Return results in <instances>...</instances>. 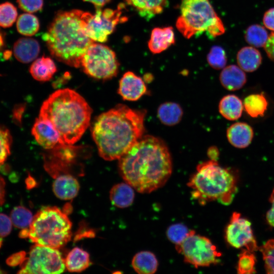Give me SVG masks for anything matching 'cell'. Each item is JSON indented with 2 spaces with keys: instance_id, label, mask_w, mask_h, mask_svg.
<instances>
[{
  "instance_id": "obj_21",
  "label": "cell",
  "mask_w": 274,
  "mask_h": 274,
  "mask_svg": "<svg viewBox=\"0 0 274 274\" xmlns=\"http://www.w3.org/2000/svg\"><path fill=\"white\" fill-rule=\"evenodd\" d=\"M29 72L32 77L39 81H49L57 72L53 60L49 57L42 56L31 64Z\"/></svg>"
},
{
  "instance_id": "obj_41",
  "label": "cell",
  "mask_w": 274,
  "mask_h": 274,
  "mask_svg": "<svg viewBox=\"0 0 274 274\" xmlns=\"http://www.w3.org/2000/svg\"><path fill=\"white\" fill-rule=\"evenodd\" d=\"M263 22L267 28L274 31V8L269 9L265 13Z\"/></svg>"
},
{
  "instance_id": "obj_7",
  "label": "cell",
  "mask_w": 274,
  "mask_h": 274,
  "mask_svg": "<svg viewBox=\"0 0 274 274\" xmlns=\"http://www.w3.org/2000/svg\"><path fill=\"white\" fill-rule=\"evenodd\" d=\"M176 25L186 39L205 31L214 38L225 32L223 22L209 0H182Z\"/></svg>"
},
{
  "instance_id": "obj_2",
  "label": "cell",
  "mask_w": 274,
  "mask_h": 274,
  "mask_svg": "<svg viewBox=\"0 0 274 274\" xmlns=\"http://www.w3.org/2000/svg\"><path fill=\"white\" fill-rule=\"evenodd\" d=\"M145 110L118 104L95 119L92 135L99 154L106 160L119 159L145 132Z\"/></svg>"
},
{
  "instance_id": "obj_26",
  "label": "cell",
  "mask_w": 274,
  "mask_h": 274,
  "mask_svg": "<svg viewBox=\"0 0 274 274\" xmlns=\"http://www.w3.org/2000/svg\"><path fill=\"white\" fill-rule=\"evenodd\" d=\"M183 111L177 103L165 102L161 104L157 109V116L162 123L173 126L179 123L183 117Z\"/></svg>"
},
{
  "instance_id": "obj_17",
  "label": "cell",
  "mask_w": 274,
  "mask_h": 274,
  "mask_svg": "<svg viewBox=\"0 0 274 274\" xmlns=\"http://www.w3.org/2000/svg\"><path fill=\"white\" fill-rule=\"evenodd\" d=\"M40 52V44L33 38H22L17 40L14 44V56L22 63H27L35 60Z\"/></svg>"
},
{
  "instance_id": "obj_31",
  "label": "cell",
  "mask_w": 274,
  "mask_h": 274,
  "mask_svg": "<svg viewBox=\"0 0 274 274\" xmlns=\"http://www.w3.org/2000/svg\"><path fill=\"white\" fill-rule=\"evenodd\" d=\"M33 218L32 213L22 206L14 208L10 214V219L12 224L15 227L20 229L28 228Z\"/></svg>"
},
{
  "instance_id": "obj_16",
  "label": "cell",
  "mask_w": 274,
  "mask_h": 274,
  "mask_svg": "<svg viewBox=\"0 0 274 274\" xmlns=\"http://www.w3.org/2000/svg\"><path fill=\"white\" fill-rule=\"evenodd\" d=\"M226 135L231 145L242 149L247 147L251 144L254 132L252 128L247 123L236 122L228 128Z\"/></svg>"
},
{
  "instance_id": "obj_33",
  "label": "cell",
  "mask_w": 274,
  "mask_h": 274,
  "mask_svg": "<svg viewBox=\"0 0 274 274\" xmlns=\"http://www.w3.org/2000/svg\"><path fill=\"white\" fill-rule=\"evenodd\" d=\"M252 253L246 249L239 254L237 264L238 273L250 274L256 272L255 268L256 259Z\"/></svg>"
},
{
  "instance_id": "obj_28",
  "label": "cell",
  "mask_w": 274,
  "mask_h": 274,
  "mask_svg": "<svg viewBox=\"0 0 274 274\" xmlns=\"http://www.w3.org/2000/svg\"><path fill=\"white\" fill-rule=\"evenodd\" d=\"M243 105L249 115L256 118L264 116L267 109L268 101L262 93L252 94L245 98Z\"/></svg>"
},
{
  "instance_id": "obj_50",
  "label": "cell",
  "mask_w": 274,
  "mask_h": 274,
  "mask_svg": "<svg viewBox=\"0 0 274 274\" xmlns=\"http://www.w3.org/2000/svg\"><path fill=\"white\" fill-rule=\"evenodd\" d=\"M6 273V272L3 271V270L1 269V268H0V273Z\"/></svg>"
},
{
  "instance_id": "obj_38",
  "label": "cell",
  "mask_w": 274,
  "mask_h": 274,
  "mask_svg": "<svg viewBox=\"0 0 274 274\" xmlns=\"http://www.w3.org/2000/svg\"><path fill=\"white\" fill-rule=\"evenodd\" d=\"M20 9L27 13H35L41 10L43 7V0H17Z\"/></svg>"
},
{
  "instance_id": "obj_11",
  "label": "cell",
  "mask_w": 274,
  "mask_h": 274,
  "mask_svg": "<svg viewBox=\"0 0 274 274\" xmlns=\"http://www.w3.org/2000/svg\"><path fill=\"white\" fill-rule=\"evenodd\" d=\"M124 8V5L120 4L115 10L96 8L94 14L84 12L83 17L88 37L94 42L107 41L108 36L114 31L117 25L127 20V17L122 16Z\"/></svg>"
},
{
  "instance_id": "obj_25",
  "label": "cell",
  "mask_w": 274,
  "mask_h": 274,
  "mask_svg": "<svg viewBox=\"0 0 274 274\" xmlns=\"http://www.w3.org/2000/svg\"><path fill=\"white\" fill-rule=\"evenodd\" d=\"M132 266L140 274H152L158 267V261L153 253L149 251H141L136 254L132 260Z\"/></svg>"
},
{
  "instance_id": "obj_49",
  "label": "cell",
  "mask_w": 274,
  "mask_h": 274,
  "mask_svg": "<svg viewBox=\"0 0 274 274\" xmlns=\"http://www.w3.org/2000/svg\"><path fill=\"white\" fill-rule=\"evenodd\" d=\"M4 35L0 29V51L5 45Z\"/></svg>"
},
{
  "instance_id": "obj_48",
  "label": "cell",
  "mask_w": 274,
  "mask_h": 274,
  "mask_svg": "<svg viewBox=\"0 0 274 274\" xmlns=\"http://www.w3.org/2000/svg\"><path fill=\"white\" fill-rule=\"evenodd\" d=\"M26 184L27 188H31L35 185V181L33 178L29 176L26 180Z\"/></svg>"
},
{
  "instance_id": "obj_39",
  "label": "cell",
  "mask_w": 274,
  "mask_h": 274,
  "mask_svg": "<svg viewBox=\"0 0 274 274\" xmlns=\"http://www.w3.org/2000/svg\"><path fill=\"white\" fill-rule=\"evenodd\" d=\"M11 219L6 215L0 213V238L9 235L12 229Z\"/></svg>"
},
{
  "instance_id": "obj_32",
  "label": "cell",
  "mask_w": 274,
  "mask_h": 274,
  "mask_svg": "<svg viewBox=\"0 0 274 274\" xmlns=\"http://www.w3.org/2000/svg\"><path fill=\"white\" fill-rule=\"evenodd\" d=\"M18 13L16 8L10 2L0 4V26L10 27L16 21Z\"/></svg>"
},
{
  "instance_id": "obj_37",
  "label": "cell",
  "mask_w": 274,
  "mask_h": 274,
  "mask_svg": "<svg viewBox=\"0 0 274 274\" xmlns=\"http://www.w3.org/2000/svg\"><path fill=\"white\" fill-rule=\"evenodd\" d=\"M259 249L262 254L267 273H274V239L268 240Z\"/></svg>"
},
{
  "instance_id": "obj_5",
  "label": "cell",
  "mask_w": 274,
  "mask_h": 274,
  "mask_svg": "<svg viewBox=\"0 0 274 274\" xmlns=\"http://www.w3.org/2000/svg\"><path fill=\"white\" fill-rule=\"evenodd\" d=\"M187 185L192 190V197L201 204L218 200L228 204L236 190L232 173L212 159L197 165Z\"/></svg>"
},
{
  "instance_id": "obj_10",
  "label": "cell",
  "mask_w": 274,
  "mask_h": 274,
  "mask_svg": "<svg viewBox=\"0 0 274 274\" xmlns=\"http://www.w3.org/2000/svg\"><path fill=\"white\" fill-rule=\"evenodd\" d=\"M176 247L183 255L185 261L196 268L217 264L221 256L209 238L196 234L194 230H191L184 241Z\"/></svg>"
},
{
  "instance_id": "obj_27",
  "label": "cell",
  "mask_w": 274,
  "mask_h": 274,
  "mask_svg": "<svg viewBox=\"0 0 274 274\" xmlns=\"http://www.w3.org/2000/svg\"><path fill=\"white\" fill-rule=\"evenodd\" d=\"M67 270L70 272H81L90 265V258L88 252L79 248H73L64 259Z\"/></svg>"
},
{
  "instance_id": "obj_40",
  "label": "cell",
  "mask_w": 274,
  "mask_h": 274,
  "mask_svg": "<svg viewBox=\"0 0 274 274\" xmlns=\"http://www.w3.org/2000/svg\"><path fill=\"white\" fill-rule=\"evenodd\" d=\"M26 258V253L21 251L10 256L6 260V263L10 266H15L21 264Z\"/></svg>"
},
{
  "instance_id": "obj_18",
  "label": "cell",
  "mask_w": 274,
  "mask_h": 274,
  "mask_svg": "<svg viewBox=\"0 0 274 274\" xmlns=\"http://www.w3.org/2000/svg\"><path fill=\"white\" fill-rule=\"evenodd\" d=\"M52 187L53 191L57 197L63 200H68L77 196L80 186L75 178L66 174L56 177Z\"/></svg>"
},
{
  "instance_id": "obj_36",
  "label": "cell",
  "mask_w": 274,
  "mask_h": 274,
  "mask_svg": "<svg viewBox=\"0 0 274 274\" xmlns=\"http://www.w3.org/2000/svg\"><path fill=\"white\" fill-rule=\"evenodd\" d=\"M190 230L181 223L170 225L167 229L166 234L170 241L176 246L181 244L190 232Z\"/></svg>"
},
{
  "instance_id": "obj_35",
  "label": "cell",
  "mask_w": 274,
  "mask_h": 274,
  "mask_svg": "<svg viewBox=\"0 0 274 274\" xmlns=\"http://www.w3.org/2000/svg\"><path fill=\"white\" fill-rule=\"evenodd\" d=\"M12 136L9 130L0 125V169L10 154Z\"/></svg>"
},
{
  "instance_id": "obj_3",
  "label": "cell",
  "mask_w": 274,
  "mask_h": 274,
  "mask_svg": "<svg viewBox=\"0 0 274 274\" xmlns=\"http://www.w3.org/2000/svg\"><path fill=\"white\" fill-rule=\"evenodd\" d=\"M84 11H58L42 38L51 55L68 65L81 67L82 59L94 42L87 35Z\"/></svg>"
},
{
  "instance_id": "obj_6",
  "label": "cell",
  "mask_w": 274,
  "mask_h": 274,
  "mask_svg": "<svg viewBox=\"0 0 274 274\" xmlns=\"http://www.w3.org/2000/svg\"><path fill=\"white\" fill-rule=\"evenodd\" d=\"M72 224L67 215L56 207L41 209L28 228V236L35 244L59 249L68 242Z\"/></svg>"
},
{
  "instance_id": "obj_4",
  "label": "cell",
  "mask_w": 274,
  "mask_h": 274,
  "mask_svg": "<svg viewBox=\"0 0 274 274\" xmlns=\"http://www.w3.org/2000/svg\"><path fill=\"white\" fill-rule=\"evenodd\" d=\"M92 110L75 91L58 90L44 101L39 117L47 119L59 133L61 144L73 145L88 127Z\"/></svg>"
},
{
  "instance_id": "obj_42",
  "label": "cell",
  "mask_w": 274,
  "mask_h": 274,
  "mask_svg": "<svg viewBox=\"0 0 274 274\" xmlns=\"http://www.w3.org/2000/svg\"><path fill=\"white\" fill-rule=\"evenodd\" d=\"M264 48L268 56L274 61V31L269 36Z\"/></svg>"
},
{
  "instance_id": "obj_45",
  "label": "cell",
  "mask_w": 274,
  "mask_h": 274,
  "mask_svg": "<svg viewBox=\"0 0 274 274\" xmlns=\"http://www.w3.org/2000/svg\"><path fill=\"white\" fill-rule=\"evenodd\" d=\"M84 2H87L92 3L94 5L95 8H102L107 4L111 2V0H83Z\"/></svg>"
},
{
  "instance_id": "obj_20",
  "label": "cell",
  "mask_w": 274,
  "mask_h": 274,
  "mask_svg": "<svg viewBox=\"0 0 274 274\" xmlns=\"http://www.w3.org/2000/svg\"><path fill=\"white\" fill-rule=\"evenodd\" d=\"M142 17L149 20L163 11L167 0H125Z\"/></svg>"
},
{
  "instance_id": "obj_23",
  "label": "cell",
  "mask_w": 274,
  "mask_h": 274,
  "mask_svg": "<svg viewBox=\"0 0 274 274\" xmlns=\"http://www.w3.org/2000/svg\"><path fill=\"white\" fill-rule=\"evenodd\" d=\"M133 189V188L126 182L114 185L110 192V198L112 203L120 208L130 206L134 197Z\"/></svg>"
},
{
  "instance_id": "obj_1",
  "label": "cell",
  "mask_w": 274,
  "mask_h": 274,
  "mask_svg": "<svg viewBox=\"0 0 274 274\" xmlns=\"http://www.w3.org/2000/svg\"><path fill=\"white\" fill-rule=\"evenodd\" d=\"M120 174L138 192L150 193L162 187L172 173V157L160 139L143 135L119 159Z\"/></svg>"
},
{
  "instance_id": "obj_30",
  "label": "cell",
  "mask_w": 274,
  "mask_h": 274,
  "mask_svg": "<svg viewBox=\"0 0 274 274\" xmlns=\"http://www.w3.org/2000/svg\"><path fill=\"white\" fill-rule=\"evenodd\" d=\"M269 36L265 28L258 24L249 26L245 33V39L248 44L257 48L264 46Z\"/></svg>"
},
{
  "instance_id": "obj_13",
  "label": "cell",
  "mask_w": 274,
  "mask_h": 274,
  "mask_svg": "<svg viewBox=\"0 0 274 274\" xmlns=\"http://www.w3.org/2000/svg\"><path fill=\"white\" fill-rule=\"evenodd\" d=\"M31 134L37 143L45 149H53L61 144L59 133L47 119L39 116L32 126Z\"/></svg>"
},
{
  "instance_id": "obj_14",
  "label": "cell",
  "mask_w": 274,
  "mask_h": 274,
  "mask_svg": "<svg viewBox=\"0 0 274 274\" xmlns=\"http://www.w3.org/2000/svg\"><path fill=\"white\" fill-rule=\"evenodd\" d=\"M147 92L143 80L132 72H126L119 81L118 92L124 100H138Z\"/></svg>"
},
{
  "instance_id": "obj_43",
  "label": "cell",
  "mask_w": 274,
  "mask_h": 274,
  "mask_svg": "<svg viewBox=\"0 0 274 274\" xmlns=\"http://www.w3.org/2000/svg\"><path fill=\"white\" fill-rule=\"evenodd\" d=\"M269 201L271 203V207L266 214V220L270 226L274 227V189L270 195Z\"/></svg>"
},
{
  "instance_id": "obj_29",
  "label": "cell",
  "mask_w": 274,
  "mask_h": 274,
  "mask_svg": "<svg viewBox=\"0 0 274 274\" xmlns=\"http://www.w3.org/2000/svg\"><path fill=\"white\" fill-rule=\"evenodd\" d=\"M17 31L25 36H32L36 34L40 28L38 18L29 13L22 14L17 18L16 22Z\"/></svg>"
},
{
  "instance_id": "obj_15",
  "label": "cell",
  "mask_w": 274,
  "mask_h": 274,
  "mask_svg": "<svg viewBox=\"0 0 274 274\" xmlns=\"http://www.w3.org/2000/svg\"><path fill=\"white\" fill-rule=\"evenodd\" d=\"M175 42V33L172 26L156 27L151 31L148 45L152 53L158 54L165 51Z\"/></svg>"
},
{
  "instance_id": "obj_22",
  "label": "cell",
  "mask_w": 274,
  "mask_h": 274,
  "mask_svg": "<svg viewBox=\"0 0 274 274\" xmlns=\"http://www.w3.org/2000/svg\"><path fill=\"white\" fill-rule=\"evenodd\" d=\"M244 105L241 99L234 94L224 96L219 104V111L225 119L233 121L239 119L242 114Z\"/></svg>"
},
{
  "instance_id": "obj_46",
  "label": "cell",
  "mask_w": 274,
  "mask_h": 274,
  "mask_svg": "<svg viewBox=\"0 0 274 274\" xmlns=\"http://www.w3.org/2000/svg\"><path fill=\"white\" fill-rule=\"evenodd\" d=\"M208 155L211 158V159L217 160V157L218 156L219 152L217 148L212 147L210 148L208 151Z\"/></svg>"
},
{
  "instance_id": "obj_47",
  "label": "cell",
  "mask_w": 274,
  "mask_h": 274,
  "mask_svg": "<svg viewBox=\"0 0 274 274\" xmlns=\"http://www.w3.org/2000/svg\"><path fill=\"white\" fill-rule=\"evenodd\" d=\"M23 108L22 106L20 107L16 108L14 111V118L19 122L21 121V115L23 112Z\"/></svg>"
},
{
  "instance_id": "obj_44",
  "label": "cell",
  "mask_w": 274,
  "mask_h": 274,
  "mask_svg": "<svg viewBox=\"0 0 274 274\" xmlns=\"http://www.w3.org/2000/svg\"><path fill=\"white\" fill-rule=\"evenodd\" d=\"M5 185L6 183L4 179L0 176V207L5 202Z\"/></svg>"
},
{
  "instance_id": "obj_51",
  "label": "cell",
  "mask_w": 274,
  "mask_h": 274,
  "mask_svg": "<svg viewBox=\"0 0 274 274\" xmlns=\"http://www.w3.org/2000/svg\"><path fill=\"white\" fill-rule=\"evenodd\" d=\"M2 245V239L1 238H0V248L1 247Z\"/></svg>"
},
{
  "instance_id": "obj_9",
  "label": "cell",
  "mask_w": 274,
  "mask_h": 274,
  "mask_svg": "<svg viewBox=\"0 0 274 274\" xmlns=\"http://www.w3.org/2000/svg\"><path fill=\"white\" fill-rule=\"evenodd\" d=\"M18 273L50 274L63 272L64 259L58 249L35 244L20 264Z\"/></svg>"
},
{
  "instance_id": "obj_34",
  "label": "cell",
  "mask_w": 274,
  "mask_h": 274,
  "mask_svg": "<svg viewBox=\"0 0 274 274\" xmlns=\"http://www.w3.org/2000/svg\"><path fill=\"white\" fill-rule=\"evenodd\" d=\"M209 64L213 68L220 70L223 68L227 62L225 50L220 46H213L207 55Z\"/></svg>"
},
{
  "instance_id": "obj_24",
  "label": "cell",
  "mask_w": 274,
  "mask_h": 274,
  "mask_svg": "<svg viewBox=\"0 0 274 274\" xmlns=\"http://www.w3.org/2000/svg\"><path fill=\"white\" fill-rule=\"evenodd\" d=\"M262 57L260 52L252 47L242 48L237 54V62L239 67L246 72L256 71L261 63Z\"/></svg>"
},
{
  "instance_id": "obj_19",
  "label": "cell",
  "mask_w": 274,
  "mask_h": 274,
  "mask_svg": "<svg viewBox=\"0 0 274 274\" xmlns=\"http://www.w3.org/2000/svg\"><path fill=\"white\" fill-rule=\"evenodd\" d=\"M219 79L222 85L230 91L241 89L247 81L244 71L239 66L232 64L223 68Z\"/></svg>"
},
{
  "instance_id": "obj_12",
  "label": "cell",
  "mask_w": 274,
  "mask_h": 274,
  "mask_svg": "<svg viewBox=\"0 0 274 274\" xmlns=\"http://www.w3.org/2000/svg\"><path fill=\"white\" fill-rule=\"evenodd\" d=\"M227 242L236 248L245 247L253 252L258 249L251 228V224L247 219L234 212L225 231Z\"/></svg>"
},
{
  "instance_id": "obj_8",
  "label": "cell",
  "mask_w": 274,
  "mask_h": 274,
  "mask_svg": "<svg viewBox=\"0 0 274 274\" xmlns=\"http://www.w3.org/2000/svg\"><path fill=\"white\" fill-rule=\"evenodd\" d=\"M119 66L115 53L108 46L94 42L87 50L81 65L86 74L103 80L115 77Z\"/></svg>"
}]
</instances>
